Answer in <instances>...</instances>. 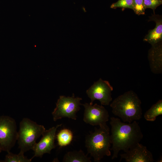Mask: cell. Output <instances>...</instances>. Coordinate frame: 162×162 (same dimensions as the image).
<instances>
[{
	"label": "cell",
	"instance_id": "11",
	"mask_svg": "<svg viewBox=\"0 0 162 162\" xmlns=\"http://www.w3.org/2000/svg\"><path fill=\"white\" fill-rule=\"evenodd\" d=\"M148 53V59L151 71L158 74L162 72V42L152 46Z\"/></svg>",
	"mask_w": 162,
	"mask_h": 162
},
{
	"label": "cell",
	"instance_id": "18",
	"mask_svg": "<svg viewBox=\"0 0 162 162\" xmlns=\"http://www.w3.org/2000/svg\"><path fill=\"white\" fill-rule=\"evenodd\" d=\"M110 8L113 9L120 8L133 10V0H118L112 4Z\"/></svg>",
	"mask_w": 162,
	"mask_h": 162
},
{
	"label": "cell",
	"instance_id": "16",
	"mask_svg": "<svg viewBox=\"0 0 162 162\" xmlns=\"http://www.w3.org/2000/svg\"><path fill=\"white\" fill-rule=\"evenodd\" d=\"M5 156L4 162H30L32 160L24 155V153L20 152L18 154H14L9 152Z\"/></svg>",
	"mask_w": 162,
	"mask_h": 162
},
{
	"label": "cell",
	"instance_id": "9",
	"mask_svg": "<svg viewBox=\"0 0 162 162\" xmlns=\"http://www.w3.org/2000/svg\"><path fill=\"white\" fill-rule=\"evenodd\" d=\"M62 125V124H58L48 130H45L40 141L35 143L32 149L34 155L31 158L32 160L35 157L41 158L45 154H50L52 150L56 147L55 140L57 129Z\"/></svg>",
	"mask_w": 162,
	"mask_h": 162
},
{
	"label": "cell",
	"instance_id": "7",
	"mask_svg": "<svg viewBox=\"0 0 162 162\" xmlns=\"http://www.w3.org/2000/svg\"><path fill=\"white\" fill-rule=\"evenodd\" d=\"M113 90V88L108 81L100 78L86 91V93L91 100L89 104L92 105L95 100H98L101 105H109L112 100Z\"/></svg>",
	"mask_w": 162,
	"mask_h": 162
},
{
	"label": "cell",
	"instance_id": "12",
	"mask_svg": "<svg viewBox=\"0 0 162 162\" xmlns=\"http://www.w3.org/2000/svg\"><path fill=\"white\" fill-rule=\"evenodd\" d=\"M154 21L156 23L155 26L153 29L148 31L143 40L152 46L162 42V16L156 15L154 13L153 15L149 17V21Z\"/></svg>",
	"mask_w": 162,
	"mask_h": 162
},
{
	"label": "cell",
	"instance_id": "19",
	"mask_svg": "<svg viewBox=\"0 0 162 162\" xmlns=\"http://www.w3.org/2000/svg\"><path fill=\"white\" fill-rule=\"evenodd\" d=\"M143 2L146 9H151L154 13L157 8L162 4V0H143Z\"/></svg>",
	"mask_w": 162,
	"mask_h": 162
},
{
	"label": "cell",
	"instance_id": "6",
	"mask_svg": "<svg viewBox=\"0 0 162 162\" xmlns=\"http://www.w3.org/2000/svg\"><path fill=\"white\" fill-rule=\"evenodd\" d=\"M17 135L15 119L8 116H0V147L2 151L10 152L17 140Z\"/></svg>",
	"mask_w": 162,
	"mask_h": 162
},
{
	"label": "cell",
	"instance_id": "1",
	"mask_svg": "<svg viewBox=\"0 0 162 162\" xmlns=\"http://www.w3.org/2000/svg\"><path fill=\"white\" fill-rule=\"evenodd\" d=\"M111 126L110 149L113 151L112 159L118 157L119 152L123 150L125 152L138 143L143 137L140 127L136 121L131 123L122 122L121 120L114 117L110 118Z\"/></svg>",
	"mask_w": 162,
	"mask_h": 162
},
{
	"label": "cell",
	"instance_id": "8",
	"mask_svg": "<svg viewBox=\"0 0 162 162\" xmlns=\"http://www.w3.org/2000/svg\"><path fill=\"white\" fill-rule=\"evenodd\" d=\"M85 108L83 120L93 126H99L106 123L109 120L107 110L103 106L97 104L90 105L87 103L82 104Z\"/></svg>",
	"mask_w": 162,
	"mask_h": 162
},
{
	"label": "cell",
	"instance_id": "5",
	"mask_svg": "<svg viewBox=\"0 0 162 162\" xmlns=\"http://www.w3.org/2000/svg\"><path fill=\"white\" fill-rule=\"evenodd\" d=\"M82 98L75 97L73 94L71 97L60 96L56 103V106L52 112L53 120L56 121L63 118L73 120L77 119V112L82 105L80 101Z\"/></svg>",
	"mask_w": 162,
	"mask_h": 162
},
{
	"label": "cell",
	"instance_id": "10",
	"mask_svg": "<svg viewBox=\"0 0 162 162\" xmlns=\"http://www.w3.org/2000/svg\"><path fill=\"white\" fill-rule=\"evenodd\" d=\"M121 161L124 159L127 162H153L152 153L147 147L139 142L130 148L125 153L120 154Z\"/></svg>",
	"mask_w": 162,
	"mask_h": 162
},
{
	"label": "cell",
	"instance_id": "2",
	"mask_svg": "<svg viewBox=\"0 0 162 162\" xmlns=\"http://www.w3.org/2000/svg\"><path fill=\"white\" fill-rule=\"evenodd\" d=\"M141 102L137 94L130 90L119 95L110 104L112 112L124 122L140 120L142 115Z\"/></svg>",
	"mask_w": 162,
	"mask_h": 162
},
{
	"label": "cell",
	"instance_id": "13",
	"mask_svg": "<svg viewBox=\"0 0 162 162\" xmlns=\"http://www.w3.org/2000/svg\"><path fill=\"white\" fill-rule=\"evenodd\" d=\"M63 162H91L90 158L81 150L67 152L65 154Z\"/></svg>",
	"mask_w": 162,
	"mask_h": 162
},
{
	"label": "cell",
	"instance_id": "15",
	"mask_svg": "<svg viewBox=\"0 0 162 162\" xmlns=\"http://www.w3.org/2000/svg\"><path fill=\"white\" fill-rule=\"evenodd\" d=\"M58 145L61 147L69 144L72 140L73 134L72 131L68 129L61 130L56 135Z\"/></svg>",
	"mask_w": 162,
	"mask_h": 162
},
{
	"label": "cell",
	"instance_id": "20",
	"mask_svg": "<svg viewBox=\"0 0 162 162\" xmlns=\"http://www.w3.org/2000/svg\"><path fill=\"white\" fill-rule=\"evenodd\" d=\"M2 150L1 149V148L0 147V153L2 152Z\"/></svg>",
	"mask_w": 162,
	"mask_h": 162
},
{
	"label": "cell",
	"instance_id": "4",
	"mask_svg": "<svg viewBox=\"0 0 162 162\" xmlns=\"http://www.w3.org/2000/svg\"><path fill=\"white\" fill-rule=\"evenodd\" d=\"M46 129L28 118H24L20 124L17 141L20 152L24 153L32 149L37 139L42 135Z\"/></svg>",
	"mask_w": 162,
	"mask_h": 162
},
{
	"label": "cell",
	"instance_id": "3",
	"mask_svg": "<svg viewBox=\"0 0 162 162\" xmlns=\"http://www.w3.org/2000/svg\"><path fill=\"white\" fill-rule=\"evenodd\" d=\"M95 128L85 138L87 154H90L95 162H100L105 156L111 155L110 129L106 124Z\"/></svg>",
	"mask_w": 162,
	"mask_h": 162
},
{
	"label": "cell",
	"instance_id": "17",
	"mask_svg": "<svg viewBox=\"0 0 162 162\" xmlns=\"http://www.w3.org/2000/svg\"><path fill=\"white\" fill-rule=\"evenodd\" d=\"M146 9L143 0H133V10L136 14L144 15Z\"/></svg>",
	"mask_w": 162,
	"mask_h": 162
},
{
	"label": "cell",
	"instance_id": "14",
	"mask_svg": "<svg viewBox=\"0 0 162 162\" xmlns=\"http://www.w3.org/2000/svg\"><path fill=\"white\" fill-rule=\"evenodd\" d=\"M162 115V100H160L145 113L144 117L148 121H154L157 116Z\"/></svg>",
	"mask_w": 162,
	"mask_h": 162
}]
</instances>
